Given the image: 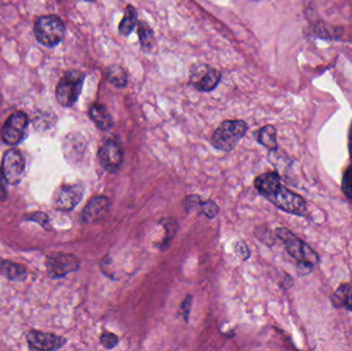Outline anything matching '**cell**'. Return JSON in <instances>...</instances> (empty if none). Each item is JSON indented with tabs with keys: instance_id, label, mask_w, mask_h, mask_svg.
Segmentation results:
<instances>
[{
	"instance_id": "6da1fadb",
	"label": "cell",
	"mask_w": 352,
	"mask_h": 351,
	"mask_svg": "<svg viewBox=\"0 0 352 351\" xmlns=\"http://www.w3.org/2000/svg\"><path fill=\"white\" fill-rule=\"evenodd\" d=\"M277 237L281 240L288 254L294 258L298 265H302L303 268L312 270L315 265L318 264L319 258L316 252L298 236L288 231L285 228H277L275 231Z\"/></svg>"
},
{
	"instance_id": "7a4b0ae2",
	"label": "cell",
	"mask_w": 352,
	"mask_h": 351,
	"mask_svg": "<svg viewBox=\"0 0 352 351\" xmlns=\"http://www.w3.org/2000/svg\"><path fill=\"white\" fill-rule=\"evenodd\" d=\"M247 125L244 121H224L214 131L211 145L222 152H232L239 141L246 134Z\"/></svg>"
},
{
	"instance_id": "3957f363",
	"label": "cell",
	"mask_w": 352,
	"mask_h": 351,
	"mask_svg": "<svg viewBox=\"0 0 352 351\" xmlns=\"http://www.w3.org/2000/svg\"><path fill=\"white\" fill-rule=\"evenodd\" d=\"M34 36L39 44L47 48H54L63 40L65 25L58 16H43L35 22Z\"/></svg>"
},
{
	"instance_id": "277c9868",
	"label": "cell",
	"mask_w": 352,
	"mask_h": 351,
	"mask_svg": "<svg viewBox=\"0 0 352 351\" xmlns=\"http://www.w3.org/2000/svg\"><path fill=\"white\" fill-rule=\"evenodd\" d=\"M86 75L80 71L70 69L64 73L56 88L57 101L64 108H71L82 94Z\"/></svg>"
},
{
	"instance_id": "5b68a950",
	"label": "cell",
	"mask_w": 352,
	"mask_h": 351,
	"mask_svg": "<svg viewBox=\"0 0 352 351\" xmlns=\"http://www.w3.org/2000/svg\"><path fill=\"white\" fill-rule=\"evenodd\" d=\"M263 197L285 213L301 215V217H303L306 213L307 205L304 199L300 195L288 190L281 184H278L271 192L268 193Z\"/></svg>"
},
{
	"instance_id": "8992f818",
	"label": "cell",
	"mask_w": 352,
	"mask_h": 351,
	"mask_svg": "<svg viewBox=\"0 0 352 351\" xmlns=\"http://www.w3.org/2000/svg\"><path fill=\"white\" fill-rule=\"evenodd\" d=\"M98 160L105 171L115 173L119 171L124 161V151L119 141L107 139L98 151Z\"/></svg>"
},
{
	"instance_id": "52a82bcc",
	"label": "cell",
	"mask_w": 352,
	"mask_h": 351,
	"mask_svg": "<svg viewBox=\"0 0 352 351\" xmlns=\"http://www.w3.org/2000/svg\"><path fill=\"white\" fill-rule=\"evenodd\" d=\"M24 172L25 160L21 152L16 149H8L4 154L1 164V174L8 184H20Z\"/></svg>"
},
{
	"instance_id": "ba28073f",
	"label": "cell",
	"mask_w": 352,
	"mask_h": 351,
	"mask_svg": "<svg viewBox=\"0 0 352 351\" xmlns=\"http://www.w3.org/2000/svg\"><path fill=\"white\" fill-rule=\"evenodd\" d=\"M84 193V186L82 184L61 186L54 195V207L61 211L72 210L82 201Z\"/></svg>"
},
{
	"instance_id": "9c48e42d",
	"label": "cell",
	"mask_w": 352,
	"mask_h": 351,
	"mask_svg": "<svg viewBox=\"0 0 352 351\" xmlns=\"http://www.w3.org/2000/svg\"><path fill=\"white\" fill-rule=\"evenodd\" d=\"M28 117L23 112L12 114L2 128V139L8 145H16L24 138L28 127Z\"/></svg>"
},
{
	"instance_id": "30bf717a",
	"label": "cell",
	"mask_w": 352,
	"mask_h": 351,
	"mask_svg": "<svg viewBox=\"0 0 352 351\" xmlns=\"http://www.w3.org/2000/svg\"><path fill=\"white\" fill-rule=\"evenodd\" d=\"M47 274L51 278H61L80 268V260L73 254H58L49 256L45 262Z\"/></svg>"
},
{
	"instance_id": "8fae6325",
	"label": "cell",
	"mask_w": 352,
	"mask_h": 351,
	"mask_svg": "<svg viewBox=\"0 0 352 351\" xmlns=\"http://www.w3.org/2000/svg\"><path fill=\"white\" fill-rule=\"evenodd\" d=\"M29 348L32 350L53 351L62 348L66 344L64 337L54 334L30 330L27 335Z\"/></svg>"
},
{
	"instance_id": "7c38bea8",
	"label": "cell",
	"mask_w": 352,
	"mask_h": 351,
	"mask_svg": "<svg viewBox=\"0 0 352 351\" xmlns=\"http://www.w3.org/2000/svg\"><path fill=\"white\" fill-rule=\"evenodd\" d=\"M110 211V201L105 196H96L89 201L80 215L84 223H93L102 221Z\"/></svg>"
},
{
	"instance_id": "4fadbf2b",
	"label": "cell",
	"mask_w": 352,
	"mask_h": 351,
	"mask_svg": "<svg viewBox=\"0 0 352 351\" xmlns=\"http://www.w3.org/2000/svg\"><path fill=\"white\" fill-rule=\"evenodd\" d=\"M220 73L211 67H199L191 75V83L200 91L210 92L218 87Z\"/></svg>"
},
{
	"instance_id": "5bb4252c",
	"label": "cell",
	"mask_w": 352,
	"mask_h": 351,
	"mask_svg": "<svg viewBox=\"0 0 352 351\" xmlns=\"http://www.w3.org/2000/svg\"><path fill=\"white\" fill-rule=\"evenodd\" d=\"M89 116L100 130L108 131L113 127V117L102 104H93L89 110Z\"/></svg>"
},
{
	"instance_id": "9a60e30c",
	"label": "cell",
	"mask_w": 352,
	"mask_h": 351,
	"mask_svg": "<svg viewBox=\"0 0 352 351\" xmlns=\"http://www.w3.org/2000/svg\"><path fill=\"white\" fill-rule=\"evenodd\" d=\"M333 304L336 307L352 311V285H341L333 295Z\"/></svg>"
},
{
	"instance_id": "2e32d148",
	"label": "cell",
	"mask_w": 352,
	"mask_h": 351,
	"mask_svg": "<svg viewBox=\"0 0 352 351\" xmlns=\"http://www.w3.org/2000/svg\"><path fill=\"white\" fill-rule=\"evenodd\" d=\"M137 25V11L132 5L126 8L125 15L119 23V30L123 36H129Z\"/></svg>"
},
{
	"instance_id": "e0dca14e",
	"label": "cell",
	"mask_w": 352,
	"mask_h": 351,
	"mask_svg": "<svg viewBox=\"0 0 352 351\" xmlns=\"http://www.w3.org/2000/svg\"><path fill=\"white\" fill-rule=\"evenodd\" d=\"M257 141L270 151L277 149V139H276V129L271 125H266L259 130L257 135Z\"/></svg>"
},
{
	"instance_id": "ac0fdd59",
	"label": "cell",
	"mask_w": 352,
	"mask_h": 351,
	"mask_svg": "<svg viewBox=\"0 0 352 351\" xmlns=\"http://www.w3.org/2000/svg\"><path fill=\"white\" fill-rule=\"evenodd\" d=\"M107 77H108V81L115 87L124 88L127 85L128 77L125 71L121 67L117 66V65L109 67L108 71H107Z\"/></svg>"
},
{
	"instance_id": "d6986e66",
	"label": "cell",
	"mask_w": 352,
	"mask_h": 351,
	"mask_svg": "<svg viewBox=\"0 0 352 351\" xmlns=\"http://www.w3.org/2000/svg\"><path fill=\"white\" fill-rule=\"evenodd\" d=\"M163 226L166 230V237L163 240L162 244H161V250H166L170 244L171 240L174 237L175 234L177 233V229H178V223L176 219H163L161 221Z\"/></svg>"
},
{
	"instance_id": "ffe728a7",
	"label": "cell",
	"mask_w": 352,
	"mask_h": 351,
	"mask_svg": "<svg viewBox=\"0 0 352 351\" xmlns=\"http://www.w3.org/2000/svg\"><path fill=\"white\" fill-rule=\"evenodd\" d=\"M2 273L8 277V279L12 280H19V279L25 278L26 270L24 267L20 265L12 264V263H3V266L1 267Z\"/></svg>"
},
{
	"instance_id": "44dd1931",
	"label": "cell",
	"mask_w": 352,
	"mask_h": 351,
	"mask_svg": "<svg viewBox=\"0 0 352 351\" xmlns=\"http://www.w3.org/2000/svg\"><path fill=\"white\" fill-rule=\"evenodd\" d=\"M138 36H139L140 42H141L142 48L150 49L154 45V34L152 29L143 22H140L138 27Z\"/></svg>"
},
{
	"instance_id": "7402d4cb",
	"label": "cell",
	"mask_w": 352,
	"mask_h": 351,
	"mask_svg": "<svg viewBox=\"0 0 352 351\" xmlns=\"http://www.w3.org/2000/svg\"><path fill=\"white\" fill-rule=\"evenodd\" d=\"M199 208L200 213H203V215H205L206 217H208V219H214V217L218 215V211H220V208H218L216 203L212 200H201Z\"/></svg>"
},
{
	"instance_id": "603a6c76",
	"label": "cell",
	"mask_w": 352,
	"mask_h": 351,
	"mask_svg": "<svg viewBox=\"0 0 352 351\" xmlns=\"http://www.w3.org/2000/svg\"><path fill=\"white\" fill-rule=\"evenodd\" d=\"M344 194L352 202V165L347 168L342 180Z\"/></svg>"
},
{
	"instance_id": "cb8c5ba5",
	"label": "cell",
	"mask_w": 352,
	"mask_h": 351,
	"mask_svg": "<svg viewBox=\"0 0 352 351\" xmlns=\"http://www.w3.org/2000/svg\"><path fill=\"white\" fill-rule=\"evenodd\" d=\"M100 342L105 349H113L119 344V337L113 332H104L101 334Z\"/></svg>"
},
{
	"instance_id": "d4e9b609",
	"label": "cell",
	"mask_w": 352,
	"mask_h": 351,
	"mask_svg": "<svg viewBox=\"0 0 352 351\" xmlns=\"http://www.w3.org/2000/svg\"><path fill=\"white\" fill-rule=\"evenodd\" d=\"M234 250L236 252L237 256L241 260L247 261L250 258V250H249L248 246H247L246 242L244 240H238L235 243Z\"/></svg>"
},
{
	"instance_id": "484cf974",
	"label": "cell",
	"mask_w": 352,
	"mask_h": 351,
	"mask_svg": "<svg viewBox=\"0 0 352 351\" xmlns=\"http://www.w3.org/2000/svg\"><path fill=\"white\" fill-rule=\"evenodd\" d=\"M191 303H193V297L187 295L185 299L181 303L180 309H179L178 315L183 316L185 322L189 320V313H191Z\"/></svg>"
},
{
	"instance_id": "4316f807",
	"label": "cell",
	"mask_w": 352,
	"mask_h": 351,
	"mask_svg": "<svg viewBox=\"0 0 352 351\" xmlns=\"http://www.w3.org/2000/svg\"><path fill=\"white\" fill-rule=\"evenodd\" d=\"M6 182L5 178H3L2 174H0V201L5 200L8 196V191H6Z\"/></svg>"
},
{
	"instance_id": "83f0119b",
	"label": "cell",
	"mask_w": 352,
	"mask_h": 351,
	"mask_svg": "<svg viewBox=\"0 0 352 351\" xmlns=\"http://www.w3.org/2000/svg\"><path fill=\"white\" fill-rule=\"evenodd\" d=\"M348 145H349L350 157L352 158V123H351V127H350L349 143H348Z\"/></svg>"
},
{
	"instance_id": "f1b7e54d",
	"label": "cell",
	"mask_w": 352,
	"mask_h": 351,
	"mask_svg": "<svg viewBox=\"0 0 352 351\" xmlns=\"http://www.w3.org/2000/svg\"><path fill=\"white\" fill-rule=\"evenodd\" d=\"M253 1H261V0H253Z\"/></svg>"
}]
</instances>
